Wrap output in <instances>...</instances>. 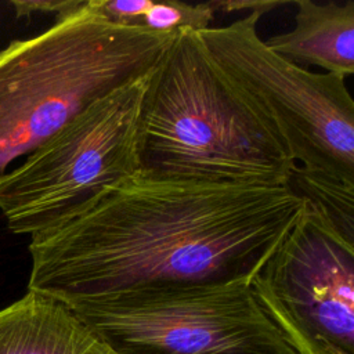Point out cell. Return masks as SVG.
<instances>
[{
  "mask_svg": "<svg viewBox=\"0 0 354 354\" xmlns=\"http://www.w3.org/2000/svg\"><path fill=\"white\" fill-rule=\"evenodd\" d=\"M304 205L289 187L138 171L30 236L28 290L71 304L148 288L252 281Z\"/></svg>",
  "mask_w": 354,
  "mask_h": 354,
  "instance_id": "obj_1",
  "label": "cell"
},
{
  "mask_svg": "<svg viewBox=\"0 0 354 354\" xmlns=\"http://www.w3.org/2000/svg\"><path fill=\"white\" fill-rule=\"evenodd\" d=\"M140 173L288 187L296 167L282 140L225 80L198 33L180 29L148 75L138 130Z\"/></svg>",
  "mask_w": 354,
  "mask_h": 354,
  "instance_id": "obj_2",
  "label": "cell"
},
{
  "mask_svg": "<svg viewBox=\"0 0 354 354\" xmlns=\"http://www.w3.org/2000/svg\"><path fill=\"white\" fill-rule=\"evenodd\" d=\"M176 32L120 25L90 1L0 51V178L88 105L148 75Z\"/></svg>",
  "mask_w": 354,
  "mask_h": 354,
  "instance_id": "obj_3",
  "label": "cell"
},
{
  "mask_svg": "<svg viewBox=\"0 0 354 354\" xmlns=\"http://www.w3.org/2000/svg\"><path fill=\"white\" fill-rule=\"evenodd\" d=\"M263 12L196 32L225 80L271 126L296 167L354 188V101L346 77L311 72L270 50Z\"/></svg>",
  "mask_w": 354,
  "mask_h": 354,
  "instance_id": "obj_4",
  "label": "cell"
},
{
  "mask_svg": "<svg viewBox=\"0 0 354 354\" xmlns=\"http://www.w3.org/2000/svg\"><path fill=\"white\" fill-rule=\"evenodd\" d=\"M65 306L112 354H299L250 281L148 288Z\"/></svg>",
  "mask_w": 354,
  "mask_h": 354,
  "instance_id": "obj_5",
  "label": "cell"
},
{
  "mask_svg": "<svg viewBox=\"0 0 354 354\" xmlns=\"http://www.w3.org/2000/svg\"><path fill=\"white\" fill-rule=\"evenodd\" d=\"M148 75L88 105L0 178V213L12 234L46 231L140 171L138 130Z\"/></svg>",
  "mask_w": 354,
  "mask_h": 354,
  "instance_id": "obj_6",
  "label": "cell"
},
{
  "mask_svg": "<svg viewBox=\"0 0 354 354\" xmlns=\"http://www.w3.org/2000/svg\"><path fill=\"white\" fill-rule=\"evenodd\" d=\"M250 286L299 354H354V242L310 202Z\"/></svg>",
  "mask_w": 354,
  "mask_h": 354,
  "instance_id": "obj_7",
  "label": "cell"
},
{
  "mask_svg": "<svg viewBox=\"0 0 354 354\" xmlns=\"http://www.w3.org/2000/svg\"><path fill=\"white\" fill-rule=\"evenodd\" d=\"M0 354H112L64 303L28 290L0 310Z\"/></svg>",
  "mask_w": 354,
  "mask_h": 354,
  "instance_id": "obj_8",
  "label": "cell"
},
{
  "mask_svg": "<svg viewBox=\"0 0 354 354\" xmlns=\"http://www.w3.org/2000/svg\"><path fill=\"white\" fill-rule=\"evenodd\" d=\"M295 26L264 40L274 53L295 65H315L326 73L348 77L354 72V1L343 4L295 1Z\"/></svg>",
  "mask_w": 354,
  "mask_h": 354,
  "instance_id": "obj_9",
  "label": "cell"
},
{
  "mask_svg": "<svg viewBox=\"0 0 354 354\" xmlns=\"http://www.w3.org/2000/svg\"><path fill=\"white\" fill-rule=\"evenodd\" d=\"M288 187L319 209L337 230L354 242V188L322 174L295 167Z\"/></svg>",
  "mask_w": 354,
  "mask_h": 354,
  "instance_id": "obj_10",
  "label": "cell"
},
{
  "mask_svg": "<svg viewBox=\"0 0 354 354\" xmlns=\"http://www.w3.org/2000/svg\"><path fill=\"white\" fill-rule=\"evenodd\" d=\"M216 7L213 1L187 4L183 1L153 3L141 19V26L156 32H177L191 29L195 32L210 28Z\"/></svg>",
  "mask_w": 354,
  "mask_h": 354,
  "instance_id": "obj_11",
  "label": "cell"
},
{
  "mask_svg": "<svg viewBox=\"0 0 354 354\" xmlns=\"http://www.w3.org/2000/svg\"><path fill=\"white\" fill-rule=\"evenodd\" d=\"M105 19L120 25L141 26V19L151 7V0H88Z\"/></svg>",
  "mask_w": 354,
  "mask_h": 354,
  "instance_id": "obj_12",
  "label": "cell"
},
{
  "mask_svg": "<svg viewBox=\"0 0 354 354\" xmlns=\"http://www.w3.org/2000/svg\"><path fill=\"white\" fill-rule=\"evenodd\" d=\"M86 0H11L17 17H29L32 14H55L57 18L65 17L80 8Z\"/></svg>",
  "mask_w": 354,
  "mask_h": 354,
  "instance_id": "obj_13",
  "label": "cell"
},
{
  "mask_svg": "<svg viewBox=\"0 0 354 354\" xmlns=\"http://www.w3.org/2000/svg\"><path fill=\"white\" fill-rule=\"evenodd\" d=\"M285 1H274V0H266V1H260V0H228V1H213L216 11H225V12H231V11H241V10H246L249 12H267L271 11L272 8L282 6Z\"/></svg>",
  "mask_w": 354,
  "mask_h": 354,
  "instance_id": "obj_14",
  "label": "cell"
}]
</instances>
